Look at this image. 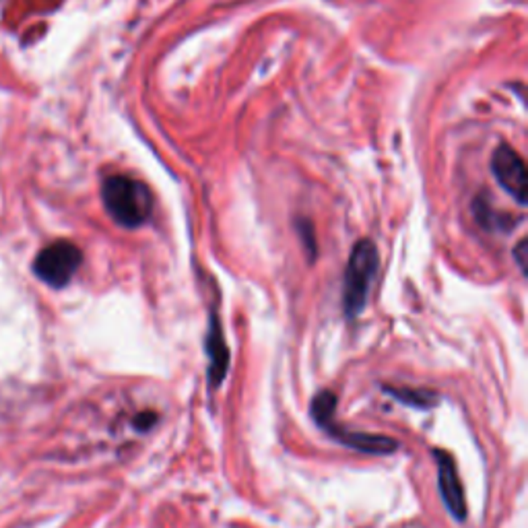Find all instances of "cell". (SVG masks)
<instances>
[{"label":"cell","mask_w":528,"mask_h":528,"mask_svg":"<svg viewBox=\"0 0 528 528\" xmlns=\"http://www.w3.org/2000/svg\"><path fill=\"white\" fill-rule=\"evenodd\" d=\"M380 266L378 248L371 239H359L351 250L343 279V309L347 318H357L365 309Z\"/></svg>","instance_id":"obj_2"},{"label":"cell","mask_w":528,"mask_h":528,"mask_svg":"<svg viewBox=\"0 0 528 528\" xmlns=\"http://www.w3.org/2000/svg\"><path fill=\"white\" fill-rule=\"evenodd\" d=\"M83 263L81 250L70 242H54L35 258L33 271L44 283L52 287H65Z\"/></svg>","instance_id":"obj_4"},{"label":"cell","mask_w":528,"mask_h":528,"mask_svg":"<svg viewBox=\"0 0 528 528\" xmlns=\"http://www.w3.org/2000/svg\"><path fill=\"white\" fill-rule=\"evenodd\" d=\"M155 421H157V415L155 413H139L135 417V427L139 429V432H149V429L155 425Z\"/></svg>","instance_id":"obj_10"},{"label":"cell","mask_w":528,"mask_h":528,"mask_svg":"<svg viewBox=\"0 0 528 528\" xmlns=\"http://www.w3.org/2000/svg\"><path fill=\"white\" fill-rule=\"evenodd\" d=\"M384 392L407 407H415V409H429V407H435L440 398L435 392L424 389H390V386H386Z\"/></svg>","instance_id":"obj_8"},{"label":"cell","mask_w":528,"mask_h":528,"mask_svg":"<svg viewBox=\"0 0 528 528\" xmlns=\"http://www.w3.org/2000/svg\"><path fill=\"white\" fill-rule=\"evenodd\" d=\"M491 172L497 184L508 192L520 207L526 205V167L520 155L508 145H499L491 155Z\"/></svg>","instance_id":"obj_5"},{"label":"cell","mask_w":528,"mask_h":528,"mask_svg":"<svg viewBox=\"0 0 528 528\" xmlns=\"http://www.w3.org/2000/svg\"><path fill=\"white\" fill-rule=\"evenodd\" d=\"M526 248H528L526 239H520L516 248H514V256H516V263L520 266V271H523V274H526V256H528Z\"/></svg>","instance_id":"obj_11"},{"label":"cell","mask_w":528,"mask_h":528,"mask_svg":"<svg viewBox=\"0 0 528 528\" xmlns=\"http://www.w3.org/2000/svg\"><path fill=\"white\" fill-rule=\"evenodd\" d=\"M336 413V394L330 390H322L314 397L312 407H309V415L316 421L322 432H327L335 442L343 443L351 450L363 454H390L398 448V443L389 435H376V434H359L349 432L335 424Z\"/></svg>","instance_id":"obj_3"},{"label":"cell","mask_w":528,"mask_h":528,"mask_svg":"<svg viewBox=\"0 0 528 528\" xmlns=\"http://www.w3.org/2000/svg\"><path fill=\"white\" fill-rule=\"evenodd\" d=\"M434 456L435 462H438V488L442 502L448 508V512L452 514V518L462 523V520L467 518V499H464L462 483L459 479L454 459L448 452H443V450H435Z\"/></svg>","instance_id":"obj_6"},{"label":"cell","mask_w":528,"mask_h":528,"mask_svg":"<svg viewBox=\"0 0 528 528\" xmlns=\"http://www.w3.org/2000/svg\"><path fill=\"white\" fill-rule=\"evenodd\" d=\"M102 201L112 219L126 229H137L151 219L153 194L149 186L129 175L105 178Z\"/></svg>","instance_id":"obj_1"},{"label":"cell","mask_w":528,"mask_h":528,"mask_svg":"<svg viewBox=\"0 0 528 528\" xmlns=\"http://www.w3.org/2000/svg\"><path fill=\"white\" fill-rule=\"evenodd\" d=\"M298 234L304 237V242L308 246V252H309V258H316V239H314V229H312V223L309 221H300L298 225Z\"/></svg>","instance_id":"obj_9"},{"label":"cell","mask_w":528,"mask_h":528,"mask_svg":"<svg viewBox=\"0 0 528 528\" xmlns=\"http://www.w3.org/2000/svg\"><path fill=\"white\" fill-rule=\"evenodd\" d=\"M207 355H209V384L210 389H217L228 376L229 368V347L225 343L221 322L215 312H210L209 333H207Z\"/></svg>","instance_id":"obj_7"}]
</instances>
